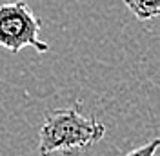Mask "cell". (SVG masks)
I'll use <instances>...</instances> for the list:
<instances>
[{
	"mask_svg": "<svg viewBox=\"0 0 160 156\" xmlns=\"http://www.w3.org/2000/svg\"><path fill=\"white\" fill-rule=\"evenodd\" d=\"M140 22H149L160 15V0H122Z\"/></svg>",
	"mask_w": 160,
	"mask_h": 156,
	"instance_id": "cell-3",
	"label": "cell"
},
{
	"mask_svg": "<svg viewBox=\"0 0 160 156\" xmlns=\"http://www.w3.org/2000/svg\"><path fill=\"white\" fill-rule=\"evenodd\" d=\"M158 147H160V140H151L148 144H144V145L129 151L126 156H155L157 151H158Z\"/></svg>",
	"mask_w": 160,
	"mask_h": 156,
	"instance_id": "cell-4",
	"label": "cell"
},
{
	"mask_svg": "<svg viewBox=\"0 0 160 156\" xmlns=\"http://www.w3.org/2000/svg\"><path fill=\"white\" fill-rule=\"evenodd\" d=\"M104 134L106 125L93 116H84L80 113V102L75 107L51 109L44 115V124L40 127L38 154L71 149L82 151L100 142Z\"/></svg>",
	"mask_w": 160,
	"mask_h": 156,
	"instance_id": "cell-1",
	"label": "cell"
},
{
	"mask_svg": "<svg viewBox=\"0 0 160 156\" xmlns=\"http://www.w3.org/2000/svg\"><path fill=\"white\" fill-rule=\"evenodd\" d=\"M42 22L26 0H15L0 6V46L9 53L33 47L37 53H48L49 46L40 38Z\"/></svg>",
	"mask_w": 160,
	"mask_h": 156,
	"instance_id": "cell-2",
	"label": "cell"
},
{
	"mask_svg": "<svg viewBox=\"0 0 160 156\" xmlns=\"http://www.w3.org/2000/svg\"><path fill=\"white\" fill-rule=\"evenodd\" d=\"M40 156H82V151L80 149H71V151H51V153H46V154Z\"/></svg>",
	"mask_w": 160,
	"mask_h": 156,
	"instance_id": "cell-5",
	"label": "cell"
}]
</instances>
